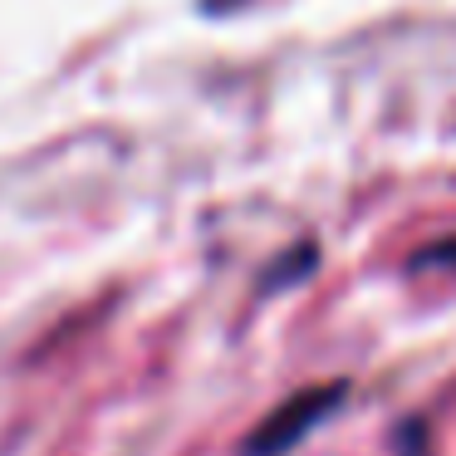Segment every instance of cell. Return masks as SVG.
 Masks as SVG:
<instances>
[{
  "label": "cell",
  "instance_id": "obj_1",
  "mask_svg": "<svg viewBox=\"0 0 456 456\" xmlns=\"http://www.w3.org/2000/svg\"><path fill=\"white\" fill-rule=\"evenodd\" d=\"M348 393H354V387H348L344 378L289 393L285 403L270 407V412L260 417L256 432L240 442V456H285V452H295V446L305 442L309 432H319V427H324L329 417H334L338 407L348 403Z\"/></svg>",
  "mask_w": 456,
  "mask_h": 456
},
{
  "label": "cell",
  "instance_id": "obj_2",
  "mask_svg": "<svg viewBox=\"0 0 456 456\" xmlns=\"http://www.w3.org/2000/svg\"><path fill=\"white\" fill-rule=\"evenodd\" d=\"M314 256H319V250L309 246V240H305V246H295V250H289V256H280V260H275V270H270V275L260 280V289H275L280 280H285V285H295V280L314 275V265H319Z\"/></svg>",
  "mask_w": 456,
  "mask_h": 456
}]
</instances>
